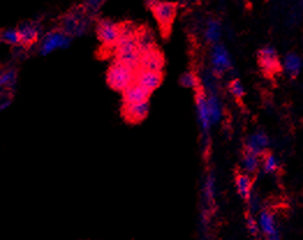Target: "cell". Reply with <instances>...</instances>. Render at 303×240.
Returning <instances> with one entry per match:
<instances>
[{
  "mask_svg": "<svg viewBox=\"0 0 303 240\" xmlns=\"http://www.w3.org/2000/svg\"><path fill=\"white\" fill-rule=\"evenodd\" d=\"M92 24V15L84 7L70 10L60 20L59 29L71 36L72 38L84 36L90 30Z\"/></svg>",
  "mask_w": 303,
  "mask_h": 240,
  "instance_id": "1",
  "label": "cell"
},
{
  "mask_svg": "<svg viewBox=\"0 0 303 240\" xmlns=\"http://www.w3.org/2000/svg\"><path fill=\"white\" fill-rule=\"evenodd\" d=\"M71 36L65 34L60 29H54V30L46 31L40 36L38 44H36V49L38 53L42 57L49 55L51 53L56 52L58 50H65L71 46L73 42Z\"/></svg>",
  "mask_w": 303,
  "mask_h": 240,
  "instance_id": "2",
  "label": "cell"
},
{
  "mask_svg": "<svg viewBox=\"0 0 303 240\" xmlns=\"http://www.w3.org/2000/svg\"><path fill=\"white\" fill-rule=\"evenodd\" d=\"M234 66L232 55L222 43L210 45V69L218 79H221L224 74L230 72Z\"/></svg>",
  "mask_w": 303,
  "mask_h": 240,
  "instance_id": "3",
  "label": "cell"
},
{
  "mask_svg": "<svg viewBox=\"0 0 303 240\" xmlns=\"http://www.w3.org/2000/svg\"><path fill=\"white\" fill-rule=\"evenodd\" d=\"M136 75V71L116 60L106 72V83L112 89L122 92L134 82Z\"/></svg>",
  "mask_w": 303,
  "mask_h": 240,
  "instance_id": "4",
  "label": "cell"
},
{
  "mask_svg": "<svg viewBox=\"0 0 303 240\" xmlns=\"http://www.w3.org/2000/svg\"><path fill=\"white\" fill-rule=\"evenodd\" d=\"M194 106H196V117L199 127L202 129V145L205 151H208L210 147V124L208 104H206V94L202 89L196 91L194 96Z\"/></svg>",
  "mask_w": 303,
  "mask_h": 240,
  "instance_id": "5",
  "label": "cell"
},
{
  "mask_svg": "<svg viewBox=\"0 0 303 240\" xmlns=\"http://www.w3.org/2000/svg\"><path fill=\"white\" fill-rule=\"evenodd\" d=\"M42 24L40 21L26 20L21 21L16 25V30L19 32L20 42L22 47H30L38 44L40 36L43 35Z\"/></svg>",
  "mask_w": 303,
  "mask_h": 240,
  "instance_id": "6",
  "label": "cell"
},
{
  "mask_svg": "<svg viewBox=\"0 0 303 240\" xmlns=\"http://www.w3.org/2000/svg\"><path fill=\"white\" fill-rule=\"evenodd\" d=\"M154 17L156 18L158 25L162 30L168 31L177 15V3L172 1L160 0L153 8H152Z\"/></svg>",
  "mask_w": 303,
  "mask_h": 240,
  "instance_id": "7",
  "label": "cell"
},
{
  "mask_svg": "<svg viewBox=\"0 0 303 240\" xmlns=\"http://www.w3.org/2000/svg\"><path fill=\"white\" fill-rule=\"evenodd\" d=\"M120 24L116 23L109 18H101L96 23V35L100 42L104 46L114 47L118 38H120Z\"/></svg>",
  "mask_w": 303,
  "mask_h": 240,
  "instance_id": "8",
  "label": "cell"
},
{
  "mask_svg": "<svg viewBox=\"0 0 303 240\" xmlns=\"http://www.w3.org/2000/svg\"><path fill=\"white\" fill-rule=\"evenodd\" d=\"M258 64H260L262 71L268 75H272L278 72L282 66L279 54L276 49L272 45H265L258 51Z\"/></svg>",
  "mask_w": 303,
  "mask_h": 240,
  "instance_id": "9",
  "label": "cell"
},
{
  "mask_svg": "<svg viewBox=\"0 0 303 240\" xmlns=\"http://www.w3.org/2000/svg\"><path fill=\"white\" fill-rule=\"evenodd\" d=\"M271 145V139L265 131H256L246 140V150L256 155H264Z\"/></svg>",
  "mask_w": 303,
  "mask_h": 240,
  "instance_id": "10",
  "label": "cell"
},
{
  "mask_svg": "<svg viewBox=\"0 0 303 240\" xmlns=\"http://www.w3.org/2000/svg\"><path fill=\"white\" fill-rule=\"evenodd\" d=\"M150 101L136 103V104H125L123 113L125 119L130 123H142L150 113Z\"/></svg>",
  "mask_w": 303,
  "mask_h": 240,
  "instance_id": "11",
  "label": "cell"
},
{
  "mask_svg": "<svg viewBox=\"0 0 303 240\" xmlns=\"http://www.w3.org/2000/svg\"><path fill=\"white\" fill-rule=\"evenodd\" d=\"M206 104H208V116L212 126L219 125L224 118V105L218 92L206 94Z\"/></svg>",
  "mask_w": 303,
  "mask_h": 240,
  "instance_id": "12",
  "label": "cell"
},
{
  "mask_svg": "<svg viewBox=\"0 0 303 240\" xmlns=\"http://www.w3.org/2000/svg\"><path fill=\"white\" fill-rule=\"evenodd\" d=\"M136 82L145 88L150 94L156 90L162 83V73L146 71V69H139L136 75Z\"/></svg>",
  "mask_w": 303,
  "mask_h": 240,
  "instance_id": "13",
  "label": "cell"
},
{
  "mask_svg": "<svg viewBox=\"0 0 303 240\" xmlns=\"http://www.w3.org/2000/svg\"><path fill=\"white\" fill-rule=\"evenodd\" d=\"M302 57L295 51H290L284 55L282 67L284 74L290 79H296L302 71Z\"/></svg>",
  "mask_w": 303,
  "mask_h": 240,
  "instance_id": "14",
  "label": "cell"
},
{
  "mask_svg": "<svg viewBox=\"0 0 303 240\" xmlns=\"http://www.w3.org/2000/svg\"><path fill=\"white\" fill-rule=\"evenodd\" d=\"M122 94H123L124 105L150 101V97L152 95L150 91H147L145 88H142L140 84L136 83V81L132 84H130L126 89L122 91Z\"/></svg>",
  "mask_w": 303,
  "mask_h": 240,
  "instance_id": "15",
  "label": "cell"
},
{
  "mask_svg": "<svg viewBox=\"0 0 303 240\" xmlns=\"http://www.w3.org/2000/svg\"><path fill=\"white\" fill-rule=\"evenodd\" d=\"M224 36V27L220 20L218 18L210 17L206 21L204 32H202V37L204 40L210 45H214V44L220 43L221 38Z\"/></svg>",
  "mask_w": 303,
  "mask_h": 240,
  "instance_id": "16",
  "label": "cell"
},
{
  "mask_svg": "<svg viewBox=\"0 0 303 240\" xmlns=\"http://www.w3.org/2000/svg\"><path fill=\"white\" fill-rule=\"evenodd\" d=\"M164 67V55L160 53V51L158 49L150 51V52H147L145 54H142L139 69H146V71L162 73Z\"/></svg>",
  "mask_w": 303,
  "mask_h": 240,
  "instance_id": "17",
  "label": "cell"
},
{
  "mask_svg": "<svg viewBox=\"0 0 303 240\" xmlns=\"http://www.w3.org/2000/svg\"><path fill=\"white\" fill-rule=\"evenodd\" d=\"M136 43L140 54H145L153 50H156V39H155L153 31L150 29H140L136 31Z\"/></svg>",
  "mask_w": 303,
  "mask_h": 240,
  "instance_id": "18",
  "label": "cell"
},
{
  "mask_svg": "<svg viewBox=\"0 0 303 240\" xmlns=\"http://www.w3.org/2000/svg\"><path fill=\"white\" fill-rule=\"evenodd\" d=\"M257 223H258V228H260V230L263 232L266 237H271L272 235L279 232L278 229H276V225L274 215H273V214L268 209L260 210V215H258Z\"/></svg>",
  "mask_w": 303,
  "mask_h": 240,
  "instance_id": "19",
  "label": "cell"
},
{
  "mask_svg": "<svg viewBox=\"0 0 303 240\" xmlns=\"http://www.w3.org/2000/svg\"><path fill=\"white\" fill-rule=\"evenodd\" d=\"M235 188L238 194L246 202L249 201V199L252 195V177L242 172L236 175L235 177Z\"/></svg>",
  "mask_w": 303,
  "mask_h": 240,
  "instance_id": "20",
  "label": "cell"
},
{
  "mask_svg": "<svg viewBox=\"0 0 303 240\" xmlns=\"http://www.w3.org/2000/svg\"><path fill=\"white\" fill-rule=\"evenodd\" d=\"M18 84V71L14 67L0 68V90L12 91Z\"/></svg>",
  "mask_w": 303,
  "mask_h": 240,
  "instance_id": "21",
  "label": "cell"
},
{
  "mask_svg": "<svg viewBox=\"0 0 303 240\" xmlns=\"http://www.w3.org/2000/svg\"><path fill=\"white\" fill-rule=\"evenodd\" d=\"M202 197L208 206H213L216 198V178L213 172L206 175L202 183Z\"/></svg>",
  "mask_w": 303,
  "mask_h": 240,
  "instance_id": "22",
  "label": "cell"
},
{
  "mask_svg": "<svg viewBox=\"0 0 303 240\" xmlns=\"http://www.w3.org/2000/svg\"><path fill=\"white\" fill-rule=\"evenodd\" d=\"M260 157L262 156H260V155H256L254 153H250V151L248 150H244L241 161L243 172L252 177L260 168Z\"/></svg>",
  "mask_w": 303,
  "mask_h": 240,
  "instance_id": "23",
  "label": "cell"
},
{
  "mask_svg": "<svg viewBox=\"0 0 303 240\" xmlns=\"http://www.w3.org/2000/svg\"><path fill=\"white\" fill-rule=\"evenodd\" d=\"M199 80H200V89L208 94V92H218V86H219V79L214 75L210 69H205L200 75H199Z\"/></svg>",
  "mask_w": 303,
  "mask_h": 240,
  "instance_id": "24",
  "label": "cell"
},
{
  "mask_svg": "<svg viewBox=\"0 0 303 240\" xmlns=\"http://www.w3.org/2000/svg\"><path fill=\"white\" fill-rule=\"evenodd\" d=\"M280 166L279 158L272 153H265L260 157V168L265 175H274Z\"/></svg>",
  "mask_w": 303,
  "mask_h": 240,
  "instance_id": "25",
  "label": "cell"
},
{
  "mask_svg": "<svg viewBox=\"0 0 303 240\" xmlns=\"http://www.w3.org/2000/svg\"><path fill=\"white\" fill-rule=\"evenodd\" d=\"M180 84L186 89L194 90V92L200 90V80L199 75L194 71H186L180 74Z\"/></svg>",
  "mask_w": 303,
  "mask_h": 240,
  "instance_id": "26",
  "label": "cell"
},
{
  "mask_svg": "<svg viewBox=\"0 0 303 240\" xmlns=\"http://www.w3.org/2000/svg\"><path fill=\"white\" fill-rule=\"evenodd\" d=\"M0 43L7 44V45H10L13 47L21 46L20 36L16 30V27L2 29V30L0 31Z\"/></svg>",
  "mask_w": 303,
  "mask_h": 240,
  "instance_id": "27",
  "label": "cell"
},
{
  "mask_svg": "<svg viewBox=\"0 0 303 240\" xmlns=\"http://www.w3.org/2000/svg\"><path fill=\"white\" fill-rule=\"evenodd\" d=\"M228 89L236 101H242L246 97V88L240 79H232L228 84Z\"/></svg>",
  "mask_w": 303,
  "mask_h": 240,
  "instance_id": "28",
  "label": "cell"
},
{
  "mask_svg": "<svg viewBox=\"0 0 303 240\" xmlns=\"http://www.w3.org/2000/svg\"><path fill=\"white\" fill-rule=\"evenodd\" d=\"M106 1V0H84V8L93 16L101 9Z\"/></svg>",
  "mask_w": 303,
  "mask_h": 240,
  "instance_id": "29",
  "label": "cell"
},
{
  "mask_svg": "<svg viewBox=\"0 0 303 240\" xmlns=\"http://www.w3.org/2000/svg\"><path fill=\"white\" fill-rule=\"evenodd\" d=\"M246 228H248V230L250 231V234L254 236H257L258 231H260V228H258V223L256 221V217L254 216V214L252 213L246 214Z\"/></svg>",
  "mask_w": 303,
  "mask_h": 240,
  "instance_id": "30",
  "label": "cell"
},
{
  "mask_svg": "<svg viewBox=\"0 0 303 240\" xmlns=\"http://www.w3.org/2000/svg\"><path fill=\"white\" fill-rule=\"evenodd\" d=\"M12 104V99L10 97H0V111L5 110Z\"/></svg>",
  "mask_w": 303,
  "mask_h": 240,
  "instance_id": "31",
  "label": "cell"
},
{
  "mask_svg": "<svg viewBox=\"0 0 303 240\" xmlns=\"http://www.w3.org/2000/svg\"><path fill=\"white\" fill-rule=\"evenodd\" d=\"M160 1V0H145V2H146V5H147V7H148V8H153V7L156 5V3Z\"/></svg>",
  "mask_w": 303,
  "mask_h": 240,
  "instance_id": "32",
  "label": "cell"
}]
</instances>
